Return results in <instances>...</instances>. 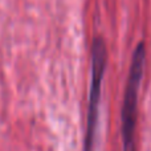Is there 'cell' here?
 I'll use <instances>...</instances> for the list:
<instances>
[{
    "mask_svg": "<svg viewBox=\"0 0 151 151\" xmlns=\"http://www.w3.org/2000/svg\"><path fill=\"white\" fill-rule=\"evenodd\" d=\"M145 61H146V44L145 41H139L131 58L129 78L121 109V133H122L123 151H137L135 129L137 117H138V91L143 77Z\"/></svg>",
    "mask_w": 151,
    "mask_h": 151,
    "instance_id": "1",
    "label": "cell"
},
{
    "mask_svg": "<svg viewBox=\"0 0 151 151\" xmlns=\"http://www.w3.org/2000/svg\"><path fill=\"white\" fill-rule=\"evenodd\" d=\"M107 50L105 41L101 37H96L91 44V82L89 90L88 118H86V137L85 151H97V134L99 123V102L101 88L106 68Z\"/></svg>",
    "mask_w": 151,
    "mask_h": 151,
    "instance_id": "2",
    "label": "cell"
}]
</instances>
